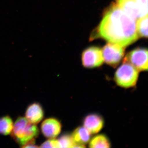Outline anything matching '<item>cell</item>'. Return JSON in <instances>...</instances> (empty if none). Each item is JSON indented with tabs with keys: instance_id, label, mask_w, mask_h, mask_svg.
<instances>
[{
	"instance_id": "e0dca14e",
	"label": "cell",
	"mask_w": 148,
	"mask_h": 148,
	"mask_svg": "<svg viewBox=\"0 0 148 148\" xmlns=\"http://www.w3.org/2000/svg\"><path fill=\"white\" fill-rule=\"evenodd\" d=\"M40 147L60 148L58 140L55 139H49L42 143Z\"/></svg>"
},
{
	"instance_id": "8992f818",
	"label": "cell",
	"mask_w": 148,
	"mask_h": 148,
	"mask_svg": "<svg viewBox=\"0 0 148 148\" xmlns=\"http://www.w3.org/2000/svg\"><path fill=\"white\" fill-rule=\"evenodd\" d=\"M83 66L86 68L99 67L104 62L102 51L100 48L91 47L86 49L82 54Z\"/></svg>"
},
{
	"instance_id": "7c38bea8",
	"label": "cell",
	"mask_w": 148,
	"mask_h": 148,
	"mask_svg": "<svg viewBox=\"0 0 148 148\" xmlns=\"http://www.w3.org/2000/svg\"><path fill=\"white\" fill-rule=\"evenodd\" d=\"M90 148H110V143L105 135H96L90 140L89 144Z\"/></svg>"
},
{
	"instance_id": "2e32d148",
	"label": "cell",
	"mask_w": 148,
	"mask_h": 148,
	"mask_svg": "<svg viewBox=\"0 0 148 148\" xmlns=\"http://www.w3.org/2000/svg\"><path fill=\"white\" fill-rule=\"evenodd\" d=\"M141 11L142 17L147 15L148 0H136Z\"/></svg>"
},
{
	"instance_id": "30bf717a",
	"label": "cell",
	"mask_w": 148,
	"mask_h": 148,
	"mask_svg": "<svg viewBox=\"0 0 148 148\" xmlns=\"http://www.w3.org/2000/svg\"><path fill=\"white\" fill-rule=\"evenodd\" d=\"M103 118L97 114H91L85 118L84 126L91 134H96L100 132L104 126Z\"/></svg>"
},
{
	"instance_id": "6da1fadb",
	"label": "cell",
	"mask_w": 148,
	"mask_h": 148,
	"mask_svg": "<svg viewBox=\"0 0 148 148\" xmlns=\"http://www.w3.org/2000/svg\"><path fill=\"white\" fill-rule=\"evenodd\" d=\"M97 36L110 42L125 47L138 39L135 20L117 5L106 12L98 27Z\"/></svg>"
},
{
	"instance_id": "277c9868",
	"label": "cell",
	"mask_w": 148,
	"mask_h": 148,
	"mask_svg": "<svg viewBox=\"0 0 148 148\" xmlns=\"http://www.w3.org/2000/svg\"><path fill=\"white\" fill-rule=\"evenodd\" d=\"M124 48L114 43L107 44L102 50L104 61L112 67H116L124 56Z\"/></svg>"
},
{
	"instance_id": "7a4b0ae2",
	"label": "cell",
	"mask_w": 148,
	"mask_h": 148,
	"mask_svg": "<svg viewBox=\"0 0 148 148\" xmlns=\"http://www.w3.org/2000/svg\"><path fill=\"white\" fill-rule=\"evenodd\" d=\"M39 130L36 124L29 122L24 117H19L13 125L11 135L18 145L23 147L38 136Z\"/></svg>"
},
{
	"instance_id": "4fadbf2b",
	"label": "cell",
	"mask_w": 148,
	"mask_h": 148,
	"mask_svg": "<svg viewBox=\"0 0 148 148\" xmlns=\"http://www.w3.org/2000/svg\"><path fill=\"white\" fill-rule=\"evenodd\" d=\"M13 125L12 119L9 116L0 118V134L4 135L10 134L13 129Z\"/></svg>"
},
{
	"instance_id": "5bb4252c",
	"label": "cell",
	"mask_w": 148,
	"mask_h": 148,
	"mask_svg": "<svg viewBox=\"0 0 148 148\" xmlns=\"http://www.w3.org/2000/svg\"><path fill=\"white\" fill-rule=\"evenodd\" d=\"M138 36L147 38L148 36V15L138 19L136 23Z\"/></svg>"
},
{
	"instance_id": "5b68a950",
	"label": "cell",
	"mask_w": 148,
	"mask_h": 148,
	"mask_svg": "<svg viewBox=\"0 0 148 148\" xmlns=\"http://www.w3.org/2000/svg\"><path fill=\"white\" fill-rule=\"evenodd\" d=\"M123 63L130 64L139 71H147V49L142 48L134 49L126 55Z\"/></svg>"
},
{
	"instance_id": "ac0fdd59",
	"label": "cell",
	"mask_w": 148,
	"mask_h": 148,
	"mask_svg": "<svg viewBox=\"0 0 148 148\" xmlns=\"http://www.w3.org/2000/svg\"><path fill=\"white\" fill-rule=\"evenodd\" d=\"M39 147L37 146L36 145V142H35V140H33V141H31L29 142V143H27L26 145H24L23 147H21L24 148H36L38 147Z\"/></svg>"
},
{
	"instance_id": "9a60e30c",
	"label": "cell",
	"mask_w": 148,
	"mask_h": 148,
	"mask_svg": "<svg viewBox=\"0 0 148 148\" xmlns=\"http://www.w3.org/2000/svg\"><path fill=\"white\" fill-rule=\"evenodd\" d=\"M60 148H73L75 143L71 135H64L58 140Z\"/></svg>"
},
{
	"instance_id": "52a82bcc",
	"label": "cell",
	"mask_w": 148,
	"mask_h": 148,
	"mask_svg": "<svg viewBox=\"0 0 148 148\" xmlns=\"http://www.w3.org/2000/svg\"><path fill=\"white\" fill-rule=\"evenodd\" d=\"M61 125L59 121L53 118L45 120L41 125V130L43 135L48 139H54L60 134Z\"/></svg>"
},
{
	"instance_id": "3957f363",
	"label": "cell",
	"mask_w": 148,
	"mask_h": 148,
	"mask_svg": "<svg viewBox=\"0 0 148 148\" xmlns=\"http://www.w3.org/2000/svg\"><path fill=\"white\" fill-rule=\"evenodd\" d=\"M139 71L128 63H123L116 72L114 79L118 85L128 88L135 86L138 82Z\"/></svg>"
},
{
	"instance_id": "8fae6325",
	"label": "cell",
	"mask_w": 148,
	"mask_h": 148,
	"mask_svg": "<svg viewBox=\"0 0 148 148\" xmlns=\"http://www.w3.org/2000/svg\"><path fill=\"white\" fill-rule=\"evenodd\" d=\"M71 136L75 143L84 145L90 140L91 133L84 126L77 128Z\"/></svg>"
},
{
	"instance_id": "ba28073f",
	"label": "cell",
	"mask_w": 148,
	"mask_h": 148,
	"mask_svg": "<svg viewBox=\"0 0 148 148\" xmlns=\"http://www.w3.org/2000/svg\"><path fill=\"white\" fill-rule=\"evenodd\" d=\"M117 5L135 20L143 17L136 0H117Z\"/></svg>"
},
{
	"instance_id": "9c48e42d",
	"label": "cell",
	"mask_w": 148,
	"mask_h": 148,
	"mask_svg": "<svg viewBox=\"0 0 148 148\" xmlns=\"http://www.w3.org/2000/svg\"><path fill=\"white\" fill-rule=\"evenodd\" d=\"M44 117V112L42 107L39 103H32L27 108L25 118L27 120L33 123L36 124L42 121Z\"/></svg>"
}]
</instances>
